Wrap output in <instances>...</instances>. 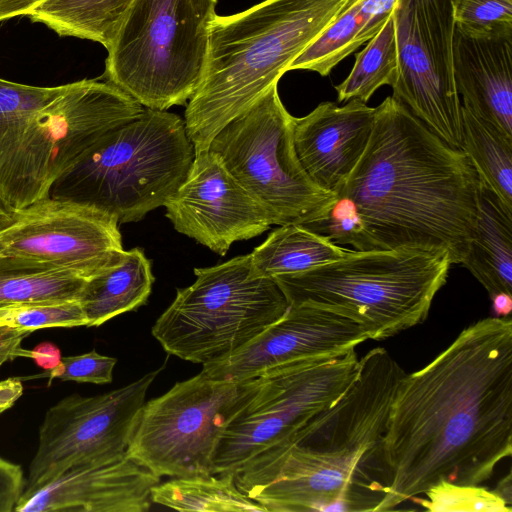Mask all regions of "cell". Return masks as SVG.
<instances>
[{"mask_svg": "<svg viewBox=\"0 0 512 512\" xmlns=\"http://www.w3.org/2000/svg\"><path fill=\"white\" fill-rule=\"evenodd\" d=\"M151 500L175 510L201 512H265L235 483L233 474L174 477L151 490Z\"/></svg>", "mask_w": 512, "mask_h": 512, "instance_id": "83f0119b", "label": "cell"}, {"mask_svg": "<svg viewBox=\"0 0 512 512\" xmlns=\"http://www.w3.org/2000/svg\"><path fill=\"white\" fill-rule=\"evenodd\" d=\"M25 483L22 468L0 456V512L14 511Z\"/></svg>", "mask_w": 512, "mask_h": 512, "instance_id": "e575fe53", "label": "cell"}, {"mask_svg": "<svg viewBox=\"0 0 512 512\" xmlns=\"http://www.w3.org/2000/svg\"><path fill=\"white\" fill-rule=\"evenodd\" d=\"M512 453V320L465 328L396 389L382 439L391 510L446 481L479 486Z\"/></svg>", "mask_w": 512, "mask_h": 512, "instance_id": "6da1fadb", "label": "cell"}, {"mask_svg": "<svg viewBox=\"0 0 512 512\" xmlns=\"http://www.w3.org/2000/svg\"><path fill=\"white\" fill-rule=\"evenodd\" d=\"M367 339L365 330L345 317L310 306H289L249 344L224 360L203 365L201 372L240 382L279 365L346 353Z\"/></svg>", "mask_w": 512, "mask_h": 512, "instance_id": "e0dca14e", "label": "cell"}, {"mask_svg": "<svg viewBox=\"0 0 512 512\" xmlns=\"http://www.w3.org/2000/svg\"><path fill=\"white\" fill-rule=\"evenodd\" d=\"M217 0H134L107 49L105 77L144 108L185 105L205 69Z\"/></svg>", "mask_w": 512, "mask_h": 512, "instance_id": "ba28073f", "label": "cell"}, {"mask_svg": "<svg viewBox=\"0 0 512 512\" xmlns=\"http://www.w3.org/2000/svg\"><path fill=\"white\" fill-rule=\"evenodd\" d=\"M162 368L110 392L69 395L45 413L23 492L70 470L117 460L127 454L147 391Z\"/></svg>", "mask_w": 512, "mask_h": 512, "instance_id": "4fadbf2b", "label": "cell"}, {"mask_svg": "<svg viewBox=\"0 0 512 512\" xmlns=\"http://www.w3.org/2000/svg\"><path fill=\"white\" fill-rule=\"evenodd\" d=\"M424 494L428 499L412 498L428 511H487L511 512L509 507L494 491L480 486L458 485L446 481L437 483Z\"/></svg>", "mask_w": 512, "mask_h": 512, "instance_id": "f546056e", "label": "cell"}, {"mask_svg": "<svg viewBox=\"0 0 512 512\" xmlns=\"http://www.w3.org/2000/svg\"><path fill=\"white\" fill-rule=\"evenodd\" d=\"M451 266L447 252L350 250L340 259L273 280L289 306H310L384 340L424 322Z\"/></svg>", "mask_w": 512, "mask_h": 512, "instance_id": "5b68a950", "label": "cell"}, {"mask_svg": "<svg viewBox=\"0 0 512 512\" xmlns=\"http://www.w3.org/2000/svg\"><path fill=\"white\" fill-rule=\"evenodd\" d=\"M492 300V311L495 317H506L512 310V295L497 293L490 297Z\"/></svg>", "mask_w": 512, "mask_h": 512, "instance_id": "ab89813d", "label": "cell"}, {"mask_svg": "<svg viewBox=\"0 0 512 512\" xmlns=\"http://www.w3.org/2000/svg\"><path fill=\"white\" fill-rule=\"evenodd\" d=\"M512 35L455 27L453 78L463 107L512 138Z\"/></svg>", "mask_w": 512, "mask_h": 512, "instance_id": "ffe728a7", "label": "cell"}, {"mask_svg": "<svg viewBox=\"0 0 512 512\" xmlns=\"http://www.w3.org/2000/svg\"><path fill=\"white\" fill-rule=\"evenodd\" d=\"M134 0H46L26 16L56 32L108 49Z\"/></svg>", "mask_w": 512, "mask_h": 512, "instance_id": "d4e9b609", "label": "cell"}, {"mask_svg": "<svg viewBox=\"0 0 512 512\" xmlns=\"http://www.w3.org/2000/svg\"><path fill=\"white\" fill-rule=\"evenodd\" d=\"M160 477L127 454L117 460L82 466L50 483L23 492L17 512H146Z\"/></svg>", "mask_w": 512, "mask_h": 512, "instance_id": "ac0fdd59", "label": "cell"}, {"mask_svg": "<svg viewBox=\"0 0 512 512\" xmlns=\"http://www.w3.org/2000/svg\"><path fill=\"white\" fill-rule=\"evenodd\" d=\"M117 359L101 355L95 350L81 355L61 358L59 364L46 374L53 379L79 383L108 384L113 379V369Z\"/></svg>", "mask_w": 512, "mask_h": 512, "instance_id": "836d02e7", "label": "cell"}, {"mask_svg": "<svg viewBox=\"0 0 512 512\" xmlns=\"http://www.w3.org/2000/svg\"><path fill=\"white\" fill-rule=\"evenodd\" d=\"M46 0H0V21L26 16Z\"/></svg>", "mask_w": 512, "mask_h": 512, "instance_id": "74e56055", "label": "cell"}, {"mask_svg": "<svg viewBox=\"0 0 512 512\" xmlns=\"http://www.w3.org/2000/svg\"><path fill=\"white\" fill-rule=\"evenodd\" d=\"M404 375L383 347L367 352L341 399L254 457L235 474L237 487L265 512L377 511L387 486L382 439Z\"/></svg>", "mask_w": 512, "mask_h": 512, "instance_id": "3957f363", "label": "cell"}, {"mask_svg": "<svg viewBox=\"0 0 512 512\" xmlns=\"http://www.w3.org/2000/svg\"><path fill=\"white\" fill-rule=\"evenodd\" d=\"M7 309L0 310V325H4V315Z\"/></svg>", "mask_w": 512, "mask_h": 512, "instance_id": "7bdbcfd3", "label": "cell"}, {"mask_svg": "<svg viewBox=\"0 0 512 512\" xmlns=\"http://www.w3.org/2000/svg\"><path fill=\"white\" fill-rule=\"evenodd\" d=\"M259 384V376L235 382L202 372L177 382L145 402L127 455L160 478L212 474L225 426Z\"/></svg>", "mask_w": 512, "mask_h": 512, "instance_id": "7c38bea8", "label": "cell"}, {"mask_svg": "<svg viewBox=\"0 0 512 512\" xmlns=\"http://www.w3.org/2000/svg\"><path fill=\"white\" fill-rule=\"evenodd\" d=\"M349 0H264L237 14L216 15L205 69L185 110L194 152L248 109L336 19Z\"/></svg>", "mask_w": 512, "mask_h": 512, "instance_id": "277c9868", "label": "cell"}, {"mask_svg": "<svg viewBox=\"0 0 512 512\" xmlns=\"http://www.w3.org/2000/svg\"><path fill=\"white\" fill-rule=\"evenodd\" d=\"M478 202L475 230L461 264L489 297L512 295V210L481 182Z\"/></svg>", "mask_w": 512, "mask_h": 512, "instance_id": "44dd1931", "label": "cell"}, {"mask_svg": "<svg viewBox=\"0 0 512 512\" xmlns=\"http://www.w3.org/2000/svg\"><path fill=\"white\" fill-rule=\"evenodd\" d=\"M398 75V50L392 13L379 32L356 55L347 78L335 87L338 102L358 99L366 103L381 86L393 87Z\"/></svg>", "mask_w": 512, "mask_h": 512, "instance_id": "f1b7e54d", "label": "cell"}, {"mask_svg": "<svg viewBox=\"0 0 512 512\" xmlns=\"http://www.w3.org/2000/svg\"><path fill=\"white\" fill-rule=\"evenodd\" d=\"M349 251L303 225H282L250 253L251 268L255 276L273 279L340 259Z\"/></svg>", "mask_w": 512, "mask_h": 512, "instance_id": "cb8c5ba5", "label": "cell"}, {"mask_svg": "<svg viewBox=\"0 0 512 512\" xmlns=\"http://www.w3.org/2000/svg\"><path fill=\"white\" fill-rule=\"evenodd\" d=\"M154 281L151 262L143 249L125 250L119 262L87 280L79 300L87 326H100L144 305Z\"/></svg>", "mask_w": 512, "mask_h": 512, "instance_id": "7402d4cb", "label": "cell"}, {"mask_svg": "<svg viewBox=\"0 0 512 512\" xmlns=\"http://www.w3.org/2000/svg\"><path fill=\"white\" fill-rule=\"evenodd\" d=\"M88 279L48 262L0 254V310L78 301Z\"/></svg>", "mask_w": 512, "mask_h": 512, "instance_id": "603a6c76", "label": "cell"}, {"mask_svg": "<svg viewBox=\"0 0 512 512\" xmlns=\"http://www.w3.org/2000/svg\"><path fill=\"white\" fill-rule=\"evenodd\" d=\"M27 357L32 358L38 366L45 370L56 367L61 361L60 350L50 342H43L33 350H28Z\"/></svg>", "mask_w": 512, "mask_h": 512, "instance_id": "8d00e7d4", "label": "cell"}, {"mask_svg": "<svg viewBox=\"0 0 512 512\" xmlns=\"http://www.w3.org/2000/svg\"><path fill=\"white\" fill-rule=\"evenodd\" d=\"M368 0H349L336 19L289 66L327 76L344 58L381 29Z\"/></svg>", "mask_w": 512, "mask_h": 512, "instance_id": "484cf974", "label": "cell"}, {"mask_svg": "<svg viewBox=\"0 0 512 512\" xmlns=\"http://www.w3.org/2000/svg\"><path fill=\"white\" fill-rule=\"evenodd\" d=\"M164 207L177 232L220 256L234 242L254 238L274 225L266 208L209 150L194 154L185 180Z\"/></svg>", "mask_w": 512, "mask_h": 512, "instance_id": "2e32d148", "label": "cell"}, {"mask_svg": "<svg viewBox=\"0 0 512 512\" xmlns=\"http://www.w3.org/2000/svg\"><path fill=\"white\" fill-rule=\"evenodd\" d=\"M455 25L474 35H512V0H456Z\"/></svg>", "mask_w": 512, "mask_h": 512, "instance_id": "1f68e13d", "label": "cell"}, {"mask_svg": "<svg viewBox=\"0 0 512 512\" xmlns=\"http://www.w3.org/2000/svg\"><path fill=\"white\" fill-rule=\"evenodd\" d=\"M479 177L460 150L387 97L360 160L326 217L304 227L357 251L447 252L461 264L478 215Z\"/></svg>", "mask_w": 512, "mask_h": 512, "instance_id": "7a4b0ae2", "label": "cell"}, {"mask_svg": "<svg viewBox=\"0 0 512 512\" xmlns=\"http://www.w3.org/2000/svg\"><path fill=\"white\" fill-rule=\"evenodd\" d=\"M359 372L355 349L273 367L259 375L248 402L225 426L212 474H237L262 452L289 442L312 418L336 404Z\"/></svg>", "mask_w": 512, "mask_h": 512, "instance_id": "8fae6325", "label": "cell"}, {"mask_svg": "<svg viewBox=\"0 0 512 512\" xmlns=\"http://www.w3.org/2000/svg\"><path fill=\"white\" fill-rule=\"evenodd\" d=\"M32 333L8 325H0V367L16 357H27L28 350L21 347V342Z\"/></svg>", "mask_w": 512, "mask_h": 512, "instance_id": "d590c367", "label": "cell"}, {"mask_svg": "<svg viewBox=\"0 0 512 512\" xmlns=\"http://www.w3.org/2000/svg\"><path fill=\"white\" fill-rule=\"evenodd\" d=\"M22 382L15 377L0 382V414L9 409L22 395Z\"/></svg>", "mask_w": 512, "mask_h": 512, "instance_id": "f35d334b", "label": "cell"}, {"mask_svg": "<svg viewBox=\"0 0 512 512\" xmlns=\"http://www.w3.org/2000/svg\"><path fill=\"white\" fill-rule=\"evenodd\" d=\"M3 320L4 325L32 332L44 328H72L88 324L79 300L9 308Z\"/></svg>", "mask_w": 512, "mask_h": 512, "instance_id": "d6a6232c", "label": "cell"}, {"mask_svg": "<svg viewBox=\"0 0 512 512\" xmlns=\"http://www.w3.org/2000/svg\"><path fill=\"white\" fill-rule=\"evenodd\" d=\"M461 151L479 181L512 210V138L461 106Z\"/></svg>", "mask_w": 512, "mask_h": 512, "instance_id": "4316f807", "label": "cell"}, {"mask_svg": "<svg viewBox=\"0 0 512 512\" xmlns=\"http://www.w3.org/2000/svg\"><path fill=\"white\" fill-rule=\"evenodd\" d=\"M196 280L176 297L152 327L164 351L210 364L245 347L280 319L289 305L277 283L255 276L250 254L195 268Z\"/></svg>", "mask_w": 512, "mask_h": 512, "instance_id": "9c48e42d", "label": "cell"}, {"mask_svg": "<svg viewBox=\"0 0 512 512\" xmlns=\"http://www.w3.org/2000/svg\"><path fill=\"white\" fill-rule=\"evenodd\" d=\"M511 482V473H508L503 479L499 481L496 488L493 490L509 507H511L512 504Z\"/></svg>", "mask_w": 512, "mask_h": 512, "instance_id": "60d3db41", "label": "cell"}, {"mask_svg": "<svg viewBox=\"0 0 512 512\" xmlns=\"http://www.w3.org/2000/svg\"><path fill=\"white\" fill-rule=\"evenodd\" d=\"M294 117L278 83L212 139L209 151L271 215L274 225H306L324 219L335 195L319 188L294 148Z\"/></svg>", "mask_w": 512, "mask_h": 512, "instance_id": "30bf717a", "label": "cell"}, {"mask_svg": "<svg viewBox=\"0 0 512 512\" xmlns=\"http://www.w3.org/2000/svg\"><path fill=\"white\" fill-rule=\"evenodd\" d=\"M194 154L184 119L144 108L103 135L54 181L48 196L94 208L119 224L138 222L179 188Z\"/></svg>", "mask_w": 512, "mask_h": 512, "instance_id": "8992f818", "label": "cell"}, {"mask_svg": "<svg viewBox=\"0 0 512 512\" xmlns=\"http://www.w3.org/2000/svg\"><path fill=\"white\" fill-rule=\"evenodd\" d=\"M375 113L376 107L351 99L343 106L323 102L294 117L296 155L314 184L334 195L339 191L366 149Z\"/></svg>", "mask_w": 512, "mask_h": 512, "instance_id": "d6986e66", "label": "cell"}, {"mask_svg": "<svg viewBox=\"0 0 512 512\" xmlns=\"http://www.w3.org/2000/svg\"><path fill=\"white\" fill-rule=\"evenodd\" d=\"M456 0H397L399 75L392 97L449 146L461 149L462 116L453 78Z\"/></svg>", "mask_w": 512, "mask_h": 512, "instance_id": "5bb4252c", "label": "cell"}, {"mask_svg": "<svg viewBox=\"0 0 512 512\" xmlns=\"http://www.w3.org/2000/svg\"><path fill=\"white\" fill-rule=\"evenodd\" d=\"M12 215L13 212L0 201V229L9 223Z\"/></svg>", "mask_w": 512, "mask_h": 512, "instance_id": "b9f144b4", "label": "cell"}, {"mask_svg": "<svg viewBox=\"0 0 512 512\" xmlns=\"http://www.w3.org/2000/svg\"><path fill=\"white\" fill-rule=\"evenodd\" d=\"M66 88L37 87L0 79V141L15 126L32 116Z\"/></svg>", "mask_w": 512, "mask_h": 512, "instance_id": "4dcf8cb0", "label": "cell"}, {"mask_svg": "<svg viewBox=\"0 0 512 512\" xmlns=\"http://www.w3.org/2000/svg\"><path fill=\"white\" fill-rule=\"evenodd\" d=\"M144 107L110 82L80 80L0 141V201L13 213L48 196L54 181L106 133Z\"/></svg>", "mask_w": 512, "mask_h": 512, "instance_id": "52a82bcc", "label": "cell"}, {"mask_svg": "<svg viewBox=\"0 0 512 512\" xmlns=\"http://www.w3.org/2000/svg\"><path fill=\"white\" fill-rule=\"evenodd\" d=\"M124 252L114 217L49 196L15 211L0 229V254L48 262L86 278L119 262Z\"/></svg>", "mask_w": 512, "mask_h": 512, "instance_id": "9a60e30c", "label": "cell"}]
</instances>
